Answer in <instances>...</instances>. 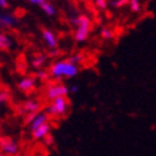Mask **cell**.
<instances>
[{
  "instance_id": "cell-24",
  "label": "cell",
  "mask_w": 156,
  "mask_h": 156,
  "mask_svg": "<svg viewBox=\"0 0 156 156\" xmlns=\"http://www.w3.org/2000/svg\"><path fill=\"white\" fill-rule=\"evenodd\" d=\"M44 140H45V144H46V145H51V144H52V138H51L50 135L47 136V138H45Z\"/></svg>"
},
{
  "instance_id": "cell-3",
  "label": "cell",
  "mask_w": 156,
  "mask_h": 156,
  "mask_svg": "<svg viewBox=\"0 0 156 156\" xmlns=\"http://www.w3.org/2000/svg\"><path fill=\"white\" fill-rule=\"evenodd\" d=\"M68 105L69 104H68V101L66 97H61V98H57L51 102V104L46 109V113L52 116H62L67 113Z\"/></svg>"
},
{
  "instance_id": "cell-7",
  "label": "cell",
  "mask_w": 156,
  "mask_h": 156,
  "mask_svg": "<svg viewBox=\"0 0 156 156\" xmlns=\"http://www.w3.org/2000/svg\"><path fill=\"white\" fill-rule=\"evenodd\" d=\"M40 103H38L37 101H35V99H29V101H26L24 104H23V107L20 108V112L23 113V114H36V113H38L40 112Z\"/></svg>"
},
{
  "instance_id": "cell-26",
  "label": "cell",
  "mask_w": 156,
  "mask_h": 156,
  "mask_svg": "<svg viewBox=\"0 0 156 156\" xmlns=\"http://www.w3.org/2000/svg\"><path fill=\"white\" fill-rule=\"evenodd\" d=\"M82 2H84V3H88V2H92V0H82Z\"/></svg>"
},
{
  "instance_id": "cell-21",
  "label": "cell",
  "mask_w": 156,
  "mask_h": 156,
  "mask_svg": "<svg viewBox=\"0 0 156 156\" xmlns=\"http://www.w3.org/2000/svg\"><path fill=\"white\" fill-rule=\"evenodd\" d=\"M48 76H50V74H48L47 72H45V71H38V72L36 73V77L40 78V80H46Z\"/></svg>"
},
{
  "instance_id": "cell-22",
  "label": "cell",
  "mask_w": 156,
  "mask_h": 156,
  "mask_svg": "<svg viewBox=\"0 0 156 156\" xmlns=\"http://www.w3.org/2000/svg\"><path fill=\"white\" fill-rule=\"evenodd\" d=\"M27 2H30L31 4H34V5H42L45 2H46V0H27Z\"/></svg>"
},
{
  "instance_id": "cell-5",
  "label": "cell",
  "mask_w": 156,
  "mask_h": 156,
  "mask_svg": "<svg viewBox=\"0 0 156 156\" xmlns=\"http://www.w3.org/2000/svg\"><path fill=\"white\" fill-rule=\"evenodd\" d=\"M19 144L11 138H2L0 139V152L6 156H15L19 152Z\"/></svg>"
},
{
  "instance_id": "cell-27",
  "label": "cell",
  "mask_w": 156,
  "mask_h": 156,
  "mask_svg": "<svg viewBox=\"0 0 156 156\" xmlns=\"http://www.w3.org/2000/svg\"><path fill=\"white\" fill-rule=\"evenodd\" d=\"M0 156H6L5 154H3V152H0Z\"/></svg>"
},
{
  "instance_id": "cell-16",
  "label": "cell",
  "mask_w": 156,
  "mask_h": 156,
  "mask_svg": "<svg viewBox=\"0 0 156 156\" xmlns=\"http://www.w3.org/2000/svg\"><path fill=\"white\" fill-rule=\"evenodd\" d=\"M101 35H102L103 38H105V40H109V38L113 37V31H112L110 29H108V27H104V29L101 31Z\"/></svg>"
},
{
  "instance_id": "cell-25",
  "label": "cell",
  "mask_w": 156,
  "mask_h": 156,
  "mask_svg": "<svg viewBox=\"0 0 156 156\" xmlns=\"http://www.w3.org/2000/svg\"><path fill=\"white\" fill-rule=\"evenodd\" d=\"M69 90H71V92H73V93L78 92V86H77V84H72V86L69 87Z\"/></svg>"
},
{
  "instance_id": "cell-6",
  "label": "cell",
  "mask_w": 156,
  "mask_h": 156,
  "mask_svg": "<svg viewBox=\"0 0 156 156\" xmlns=\"http://www.w3.org/2000/svg\"><path fill=\"white\" fill-rule=\"evenodd\" d=\"M48 120H50V115H48L46 112H38L37 114H35V116H34L32 120H31L30 124H29L30 130H31V131L36 130L37 128H40L41 125L48 123Z\"/></svg>"
},
{
  "instance_id": "cell-14",
  "label": "cell",
  "mask_w": 156,
  "mask_h": 156,
  "mask_svg": "<svg viewBox=\"0 0 156 156\" xmlns=\"http://www.w3.org/2000/svg\"><path fill=\"white\" fill-rule=\"evenodd\" d=\"M129 8L133 12H139L141 9L140 0H129Z\"/></svg>"
},
{
  "instance_id": "cell-11",
  "label": "cell",
  "mask_w": 156,
  "mask_h": 156,
  "mask_svg": "<svg viewBox=\"0 0 156 156\" xmlns=\"http://www.w3.org/2000/svg\"><path fill=\"white\" fill-rule=\"evenodd\" d=\"M16 24V19L6 12H0V25L5 27H11Z\"/></svg>"
},
{
  "instance_id": "cell-8",
  "label": "cell",
  "mask_w": 156,
  "mask_h": 156,
  "mask_svg": "<svg viewBox=\"0 0 156 156\" xmlns=\"http://www.w3.org/2000/svg\"><path fill=\"white\" fill-rule=\"evenodd\" d=\"M51 133V124L50 123H46L44 125H41L40 128H37L36 130L31 131V135L35 140H44L45 138L50 135Z\"/></svg>"
},
{
  "instance_id": "cell-9",
  "label": "cell",
  "mask_w": 156,
  "mask_h": 156,
  "mask_svg": "<svg viewBox=\"0 0 156 156\" xmlns=\"http://www.w3.org/2000/svg\"><path fill=\"white\" fill-rule=\"evenodd\" d=\"M36 86V80L34 77H24L17 83V87L21 92H31Z\"/></svg>"
},
{
  "instance_id": "cell-2",
  "label": "cell",
  "mask_w": 156,
  "mask_h": 156,
  "mask_svg": "<svg viewBox=\"0 0 156 156\" xmlns=\"http://www.w3.org/2000/svg\"><path fill=\"white\" fill-rule=\"evenodd\" d=\"M72 24L76 26L74 40L77 42H84L90 32V27H92L90 19L86 15H80L72 19Z\"/></svg>"
},
{
  "instance_id": "cell-13",
  "label": "cell",
  "mask_w": 156,
  "mask_h": 156,
  "mask_svg": "<svg viewBox=\"0 0 156 156\" xmlns=\"http://www.w3.org/2000/svg\"><path fill=\"white\" fill-rule=\"evenodd\" d=\"M41 9H42V11H44L46 15H48V16H53V15L56 14L55 6H53L51 3H48V2H45V3L41 5Z\"/></svg>"
},
{
  "instance_id": "cell-23",
  "label": "cell",
  "mask_w": 156,
  "mask_h": 156,
  "mask_svg": "<svg viewBox=\"0 0 156 156\" xmlns=\"http://www.w3.org/2000/svg\"><path fill=\"white\" fill-rule=\"evenodd\" d=\"M9 5L8 0H0V8H6Z\"/></svg>"
},
{
  "instance_id": "cell-10",
  "label": "cell",
  "mask_w": 156,
  "mask_h": 156,
  "mask_svg": "<svg viewBox=\"0 0 156 156\" xmlns=\"http://www.w3.org/2000/svg\"><path fill=\"white\" fill-rule=\"evenodd\" d=\"M42 38H44L45 44H46L50 48H56V47H57V37H56V35H55L51 30L45 29V30L42 31Z\"/></svg>"
},
{
  "instance_id": "cell-12",
  "label": "cell",
  "mask_w": 156,
  "mask_h": 156,
  "mask_svg": "<svg viewBox=\"0 0 156 156\" xmlns=\"http://www.w3.org/2000/svg\"><path fill=\"white\" fill-rule=\"evenodd\" d=\"M12 45V40L4 34H0V50H8Z\"/></svg>"
},
{
  "instance_id": "cell-4",
  "label": "cell",
  "mask_w": 156,
  "mask_h": 156,
  "mask_svg": "<svg viewBox=\"0 0 156 156\" xmlns=\"http://www.w3.org/2000/svg\"><path fill=\"white\" fill-rule=\"evenodd\" d=\"M69 92V88L62 83H51L47 86L46 90H45V95L48 101H55L57 98H61V97H66Z\"/></svg>"
},
{
  "instance_id": "cell-18",
  "label": "cell",
  "mask_w": 156,
  "mask_h": 156,
  "mask_svg": "<svg viewBox=\"0 0 156 156\" xmlns=\"http://www.w3.org/2000/svg\"><path fill=\"white\" fill-rule=\"evenodd\" d=\"M94 4L99 9H105L108 5V0H94Z\"/></svg>"
},
{
  "instance_id": "cell-1",
  "label": "cell",
  "mask_w": 156,
  "mask_h": 156,
  "mask_svg": "<svg viewBox=\"0 0 156 156\" xmlns=\"http://www.w3.org/2000/svg\"><path fill=\"white\" fill-rule=\"evenodd\" d=\"M77 65L69 62L68 60H61L51 65L50 68V76L55 80H63V78H73L78 74Z\"/></svg>"
},
{
  "instance_id": "cell-20",
  "label": "cell",
  "mask_w": 156,
  "mask_h": 156,
  "mask_svg": "<svg viewBox=\"0 0 156 156\" xmlns=\"http://www.w3.org/2000/svg\"><path fill=\"white\" fill-rule=\"evenodd\" d=\"M126 3H129V0H112V5L113 6H116V8H118V6H123L124 4H126Z\"/></svg>"
},
{
  "instance_id": "cell-17",
  "label": "cell",
  "mask_w": 156,
  "mask_h": 156,
  "mask_svg": "<svg viewBox=\"0 0 156 156\" xmlns=\"http://www.w3.org/2000/svg\"><path fill=\"white\" fill-rule=\"evenodd\" d=\"M68 61L72 62V63H74V65H78V63L82 61V55H73V56H71L68 58Z\"/></svg>"
},
{
  "instance_id": "cell-19",
  "label": "cell",
  "mask_w": 156,
  "mask_h": 156,
  "mask_svg": "<svg viewBox=\"0 0 156 156\" xmlns=\"http://www.w3.org/2000/svg\"><path fill=\"white\" fill-rule=\"evenodd\" d=\"M8 101H9V93L2 90V92H0V104H4Z\"/></svg>"
},
{
  "instance_id": "cell-15",
  "label": "cell",
  "mask_w": 156,
  "mask_h": 156,
  "mask_svg": "<svg viewBox=\"0 0 156 156\" xmlns=\"http://www.w3.org/2000/svg\"><path fill=\"white\" fill-rule=\"evenodd\" d=\"M45 61H46V57H45V56H42V55H40V56H37V57H35V58H34V61H32V66H34L35 68H40V67L45 63Z\"/></svg>"
}]
</instances>
